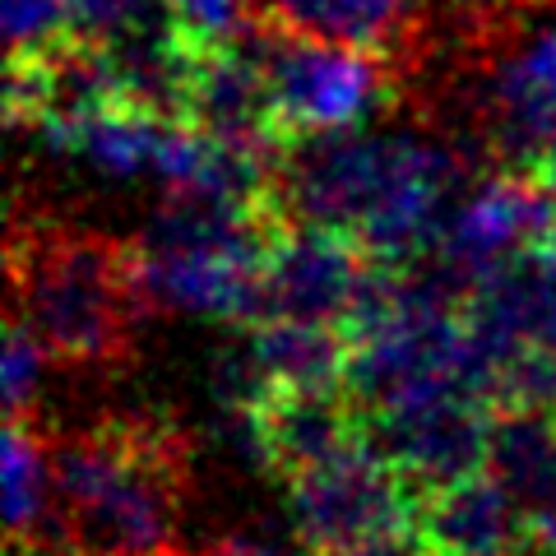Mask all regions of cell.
<instances>
[{"label":"cell","mask_w":556,"mask_h":556,"mask_svg":"<svg viewBox=\"0 0 556 556\" xmlns=\"http://www.w3.org/2000/svg\"><path fill=\"white\" fill-rule=\"evenodd\" d=\"M450 149L408 135H320L288 149L278 186L298 223L357 237L376 260L399 269L422 265L441 247V208L455 186Z\"/></svg>","instance_id":"obj_1"},{"label":"cell","mask_w":556,"mask_h":556,"mask_svg":"<svg viewBox=\"0 0 556 556\" xmlns=\"http://www.w3.org/2000/svg\"><path fill=\"white\" fill-rule=\"evenodd\" d=\"M10 311L65 367H112L149 311L135 241L61 218H14Z\"/></svg>","instance_id":"obj_2"},{"label":"cell","mask_w":556,"mask_h":556,"mask_svg":"<svg viewBox=\"0 0 556 556\" xmlns=\"http://www.w3.org/2000/svg\"><path fill=\"white\" fill-rule=\"evenodd\" d=\"M75 556H167L190 492V441L163 417H102L51 441Z\"/></svg>","instance_id":"obj_3"},{"label":"cell","mask_w":556,"mask_h":556,"mask_svg":"<svg viewBox=\"0 0 556 556\" xmlns=\"http://www.w3.org/2000/svg\"><path fill=\"white\" fill-rule=\"evenodd\" d=\"M251 51L260 56V70H265L274 126L288 149H298L302 139L367 126L399 93L394 89L399 70L353 47H334L320 38H302V33L255 24Z\"/></svg>","instance_id":"obj_4"},{"label":"cell","mask_w":556,"mask_h":556,"mask_svg":"<svg viewBox=\"0 0 556 556\" xmlns=\"http://www.w3.org/2000/svg\"><path fill=\"white\" fill-rule=\"evenodd\" d=\"M556 251V195L547 181L525 167L492 172L473 195L459 204V214L445 223L441 265L473 292L482 278L529 255Z\"/></svg>","instance_id":"obj_5"},{"label":"cell","mask_w":556,"mask_h":556,"mask_svg":"<svg viewBox=\"0 0 556 556\" xmlns=\"http://www.w3.org/2000/svg\"><path fill=\"white\" fill-rule=\"evenodd\" d=\"M288 501L302 543L325 552H348L376 533L408 529L417 515L413 486L371 441L288 482Z\"/></svg>","instance_id":"obj_6"},{"label":"cell","mask_w":556,"mask_h":556,"mask_svg":"<svg viewBox=\"0 0 556 556\" xmlns=\"http://www.w3.org/2000/svg\"><path fill=\"white\" fill-rule=\"evenodd\" d=\"M371 269L376 255L357 237L316 228V223H292L265 260L251 325L306 320V325H339L348 334V320H353L362 302Z\"/></svg>","instance_id":"obj_7"},{"label":"cell","mask_w":556,"mask_h":556,"mask_svg":"<svg viewBox=\"0 0 556 556\" xmlns=\"http://www.w3.org/2000/svg\"><path fill=\"white\" fill-rule=\"evenodd\" d=\"M492 413L496 404L473 394H422L371 413V445L404 473L413 501H422L427 492L455 486L486 468Z\"/></svg>","instance_id":"obj_8"},{"label":"cell","mask_w":556,"mask_h":556,"mask_svg":"<svg viewBox=\"0 0 556 556\" xmlns=\"http://www.w3.org/2000/svg\"><path fill=\"white\" fill-rule=\"evenodd\" d=\"M260 468L274 482H298L311 468L371 441V417L343 390H265L241 413Z\"/></svg>","instance_id":"obj_9"},{"label":"cell","mask_w":556,"mask_h":556,"mask_svg":"<svg viewBox=\"0 0 556 556\" xmlns=\"http://www.w3.org/2000/svg\"><path fill=\"white\" fill-rule=\"evenodd\" d=\"M181 116L228 144H251L269 153H288L274 126V102L260 56L251 51V38L228 51H208V56H186V93Z\"/></svg>","instance_id":"obj_10"},{"label":"cell","mask_w":556,"mask_h":556,"mask_svg":"<svg viewBox=\"0 0 556 556\" xmlns=\"http://www.w3.org/2000/svg\"><path fill=\"white\" fill-rule=\"evenodd\" d=\"M255 24L367 51L404 70L422 47V0H251Z\"/></svg>","instance_id":"obj_11"},{"label":"cell","mask_w":556,"mask_h":556,"mask_svg":"<svg viewBox=\"0 0 556 556\" xmlns=\"http://www.w3.org/2000/svg\"><path fill=\"white\" fill-rule=\"evenodd\" d=\"M413 525L437 556H529V515L486 473L427 492Z\"/></svg>","instance_id":"obj_12"},{"label":"cell","mask_w":556,"mask_h":556,"mask_svg":"<svg viewBox=\"0 0 556 556\" xmlns=\"http://www.w3.org/2000/svg\"><path fill=\"white\" fill-rule=\"evenodd\" d=\"M237 329L247 334V348L269 390H343L353 339L339 325L260 320Z\"/></svg>","instance_id":"obj_13"},{"label":"cell","mask_w":556,"mask_h":556,"mask_svg":"<svg viewBox=\"0 0 556 556\" xmlns=\"http://www.w3.org/2000/svg\"><path fill=\"white\" fill-rule=\"evenodd\" d=\"M5 496H10V552L14 547H70L56 506V459L38 417H10L5 427Z\"/></svg>","instance_id":"obj_14"},{"label":"cell","mask_w":556,"mask_h":556,"mask_svg":"<svg viewBox=\"0 0 556 556\" xmlns=\"http://www.w3.org/2000/svg\"><path fill=\"white\" fill-rule=\"evenodd\" d=\"M492 112L496 130L510 149L533 153L556 139V28H543L501 65L492 84Z\"/></svg>","instance_id":"obj_15"},{"label":"cell","mask_w":556,"mask_h":556,"mask_svg":"<svg viewBox=\"0 0 556 556\" xmlns=\"http://www.w3.org/2000/svg\"><path fill=\"white\" fill-rule=\"evenodd\" d=\"M482 473L506 486L525 515L556 501V417L529 408H496Z\"/></svg>","instance_id":"obj_16"},{"label":"cell","mask_w":556,"mask_h":556,"mask_svg":"<svg viewBox=\"0 0 556 556\" xmlns=\"http://www.w3.org/2000/svg\"><path fill=\"white\" fill-rule=\"evenodd\" d=\"M163 14L186 56L241 47L255 28L251 0H163Z\"/></svg>","instance_id":"obj_17"},{"label":"cell","mask_w":556,"mask_h":556,"mask_svg":"<svg viewBox=\"0 0 556 556\" xmlns=\"http://www.w3.org/2000/svg\"><path fill=\"white\" fill-rule=\"evenodd\" d=\"M0 10H5L10 56H33V51H47L75 33L65 0H0Z\"/></svg>","instance_id":"obj_18"},{"label":"cell","mask_w":556,"mask_h":556,"mask_svg":"<svg viewBox=\"0 0 556 556\" xmlns=\"http://www.w3.org/2000/svg\"><path fill=\"white\" fill-rule=\"evenodd\" d=\"M42 357H47L42 339L10 311V325H5V413L10 417H38L33 399H38V386H42Z\"/></svg>","instance_id":"obj_19"},{"label":"cell","mask_w":556,"mask_h":556,"mask_svg":"<svg viewBox=\"0 0 556 556\" xmlns=\"http://www.w3.org/2000/svg\"><path fill=\"white\" fill-rule=\"evenodd\" d=\"M339 556H437L431 552V543L422 533H417V525L408 529H390V533H376L367 538V543H357V547H348Z\"/></svg>","instance_id":"obj_20"},{"label":"cell","mask_w":556,"mask_h":556,"mask_svg":"<svg viewBox=\"0 0 556 556\" xmlns=\"http://www.w3.org/2000/svg\"><path fill=\"white\" fill-rule=\"evenodd\" d=\"M529 556H556V501L529 515Z\"/></svg>","instance_id":"obj_21"},{"label":"cell","mask_w":556,"mask_h":556,"mask_svg":"<svg viewBox=\"0 0 556 556\" xmlns=\"http://www.w3.org/2000/svg\"><path fill=\"white\" fill-rule=\"evenodd\" d=\"M167 556H274V552L260 547V543H241V538H228V543H214V547H200V552H177V547H172Z\"/></svg>","instance_id":"obj_22"},{"label":"cell","mask_w":556,"mask_h":556,"mask_svg":"<svg viewBox=\"0 0 556 556\" xmlns=\"http://www.w3.org/2000/svg\"><path fill=\"white\" fill-rule=\"evenodd\" d=\"M533 172H538V177H543L547 181V190H552V195H556V139H552V144H543V149H538L533 153V163H529Z\"/></svg>","instance_id":"obj_23"},{"label":"cell","mask_w":556,"mask_h":556,"mask_svg":"<svg viewBox=\"0 0 556 556\" xmlns=\"http://www.w3.org/2000/svg\"><path fill=\"white\" fill-rule=\"evenodd\" d=\"M298 556H339V552H325V547H302Z\"/></svg>","instance_id":"obj_24"},{"label":"cell","mask_w":556,"mask_h":556,"mask_svg":"<svg viewBox=\"0 0 556 556\" xmlns=\"http://www.w3.org/2000/svg\"><path fill=\"white\" fill-rule=\"evenodd\" d=\"M547 260H552V269H556V251H552V255H547Z\"/></svg>","instance_id":"obj_25"}]
</instances>
